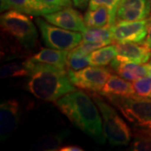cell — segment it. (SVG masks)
I'll list each match as a JSON object with an SVG mask.
<instances>
[{
    "label": "cell",
    "instance_id": "obj_1",
    "mask_svg": "<svg viewBox=\"0 0 151 151\" xmlns=\"http://www.w3.org/2000/svg\"><path fill=\"white\" fill-rule=\"evenodd\" d=\"M55 105L76 128L98 144H105L102 118L91 96L82 91H74L55 101Z\"/></svg>",
    "mask_w": 151,
    "mask_h": 151
},
{
    "label": "cell",
    "instance_id": "obj_2",
    "mask_svg": "<svg viewBox=\"0 0 151 151\" xmlns=\"http://www.w3.org/2000/svg\"><path fill=\"white\" fill-rule=\"evenodd\" d=\"M29 74L24 89L38 99L45 102H55L66 94L76 91L67 70L54 65L36 63L27 59Z\"/></svg>",
    "mask_w": 151,
    "mask_h": 151
},
{
    "label": "cell",
    "instance_id": "obj_3",
    "mask_svg": "<svg viewBox=\"0 0 151 151\" xmlns=\"http://www.w3.org/2000/svg\"><path fill=\"white\" fill-rule=\"evenodd\" d=\"M27 14L11 9L0 18L3 36L14 43L8 45L9 58H19L29 55L38 45V32L31 18Z\"/></svg>",
    "mask_w": 151,
    "mask_h": 151
},
{
    "label": "cell",
    "instance_id": "obj_4",
    "mask_svg": "<svg viewBox=\"0 0 151 151\" xmlns=\"http://www.w3.org/2000/svg\"><path fill=\"white\" fill-rule=\"evenodd\" d=\"M106 99L119 110L136 134L151 136V98L141 96H107Z\"/></svg>",
    "mask_w": 151,
    "mask_h": 151
},
{
    "label": "cell",
    "instance_id": "obj_5",
    "mask_svg": "<svg viewBox=\"0 0 151 151\" xmlns=\"http://www.w3.org/2000/svg\"><path fill=\"white\" fill-rule=\"evenodd\" d=\"M91 97L97 104L103 118V134L106 139L114 146L128 145L131 140V130L116 109L100 95L92 92Z\"/></svg>",
    "mask_w": 151,
    "mask_h": 151
},
{
    "label": "cell",
    "instance_id": "obj_6",
    "mask_svg": "<svg viewBox=\"0 0 151 151\" xmlns=\"http://www.w3.org/2000/svg\"><path fill=\"white\" fill-rule=\"evenodd\" d=\"M35 24L40 31L44 43L50 48L70 50L76 47L83 39L82 34L55 27L52 24L40 18L35 19Z\"/></svg>",
    "mask_w": 151,
    "mask_h": 151
},
{
    "label": "cell",
    "instance_id": "obj_7",
    "mask_svg": "<svg viewBox=\"0 0 151 151\" xmlns=\"http://www.w3.org/2000/svg\"><path fill=\"white\" fill-rule=\"evenodd\" d=\"M71 83L79 88L92 92H99L111 76L110 70L100 66L85 67L81 70L67 69Z\"/></svg>",
    "mask_w": 151,
    "mask_h": 151
},
{
    "label": "cell",
    "instance_id": "obj_8",
    "mask_svg": "<svg viewBox=\"0 0 151 151\" xmlns=\"http://www.w3.org/2000/svg\"><path fill=\"white\" fill-rule=\"evenodd\" d=\"M148 19L134 22H120L110 27L114 42L143 44L147 37Z\"/></svg>",
    "mask_w": 151,
    "mask_h": 151
},
{
    "label": "cell",
    "instance_id": "obj_9",
    "mask_svg": "<svg viewBox=\"0 0 151 151\" xmlns=\"http://www.w3.org/2000/svg\"><path fill=\"white\" fill-rule=\"evenodd\" d=\"M150 0H121L115 14V24L145 19L150 15Z\"/></svg>",
    "mask_w": 151,
    "mask_h": 151
},
{
    "label": "cell",
    "instance_id": "obj_10",
    "mask_svg": "<svg viewBox=\"0 0 151 151\" xmlns=\"http://www.w3.org/2000/svg\"><path fill=\"white\" fill-rule=\"evenodd\" d=\"M44 19L55 26L68 30L83 33L86 30L84 18L77 10L71 7H67L54 13L43 15Z\"/></svg>",
    "mask_w": 151,
    "mask_h": 151
},
{
    "label": "cell",
    "instance_id": "obj_11",
    "mask_svg": "<svg viewBox=\"0 0 151 151\" xmlns=\"http://www.w3.org/2000/svg\"><path fill=\"white\" fill-rule=\"evenodd\" d=\"M21 107L16 100H8L0 106V139L4 142L17 129L21 118Z\"/></svg>",
    "mask_w": 151,
    "mask_h": 151
},
{
    "label": "cell",
    "instance_id": "obj_12",
    "mask_svg": "<svg viewBox=\"0 0 151 151\" xmlns=\"http://www.w3.org/2000/svg\"><path fill=\"white\" fill-rule=\"evenodd\" d=\"M116 45V58L123 61H131L138 64H145L151 57V50L144 44L121 42Z\"/></svg>",
    "mask_w": 151,
    "mask_h": 151
},
{
    "label": "cell",
    "instance_id": "obj_13",
    "mask_svg": "<svg viewBox=\"0 0 151 151\" xmlns=\"http://www.w3.org/2000/svg\"><path fill=\"white\" fill-rule=\"evenodd\" d=\"M84 21L87 28H109L115 24V13L106 5L88 7Z\"/></svg>",
    "mask_w": 151,
    "mask_h": 151
},
{
    "label": "cell",
    "instance_id": "obj_14",
    "mask_svg": "<svg viewBox=\"0 0 151 151\" xmlns=\"http://www.w3.org/2000/svg\"><path fill=\"white\" fill-rule=\"evenodd\" d=\"M110 67L119 76L128 81H136L148 75L147 64L119 60L116 57L110 63Z\"/></svg>",
    "mask_w": 151,
    "mask_h": 151
},
{
    "label": "cell",
    "instance_id": "obj_15",
    "mask_svg": "<svg viewBox=\"0 0 151 151\" xmlns=\"http://www.w3.org/2000/svg\"><path fill=\"white\" fill-rule=\"evenodd\" d=\"M68 50L53 48H43L30 56L29 59L36 63H43L54 65L61 69H67Z\"/></svg>",
    "mask_w": 151,
    "mask_h": 151
},
{
    "label": "cell",
    "instance_id": "obj_16",
    "mask_svg": "<svg viewBox=\"0 0 151 151\" xmlns=\"http://www.w3.org/2000/svg\"><path fill=\"white\" fill-rule=\"evenodd\" d=\"M101 96H132L135 92L133 84L121 78L120 76L111 75L106 81L102 90L99 92Z\"/></svg>",
    "mask_w": 151,
    "mask_h": 151
},
{
    "label": "cell",
    "instance_id": "obj_17",
    "mask_svg": "<svg viewBox=\"0 0 151 151\" xmlns=\"http://www.w3.org/2000/svg\"><path fill=\"white\" fill-rule=\"evenodd\" d=\"M19 11L29 15L43 16V12L35 0H1V12L7 10Z\"/></svg>",
    "mask_w": 151,
    "mask_h": 151
},
{
    "label": "cell",
    "instance_id": "obj_18",
    "mask_svg": "<svg viewBox=\"0 0 151 151\" xmlns=\"http://www.w3.org/2000/svg\"><path fill=\"white\" fill-rule=\"evenodd\" d=\"M117 56L116 45H106L92 51L89 55L90 65L92 66H105L110 65L113 60Z\"/></svg>",
    "mask_w": 151,
    "mask_h": 151
},
{
    "label": "cell",
    "instance_id": "obj_19",
    "mask_svg": "<svg viewBox=\"0 0 151 151\" xmlns=\"http://www.w3.org/2000/svg\"><path fill=\"white\" fill-rule=\"evenodd\" d=\"M68 134V131H62L55 134L44 136L36 142L35 148L38 150H58Z\"/></svg>",
    "mask_w": 151,
    "mask_h": 151
},
{
    "label": "cell",
    "instance_id": "obj_20",
    "mask_svg": "<svg viewBox=\"0 0 151 151\" xmlns=\"http://www.w3.org/2000/svg\"><path fill=\"white\" fill-rule=\"evenodd\" d=\"M29 65L28 60L22 62H12L4 65L0 69V76L8 77H24L29 74Z\"/></svg>",
    "mask_w": 151,
    "mask_h": 151
},
{
    "label": "cell",
    "instance_id": "obj_21",
    "mask_svg": "<svg viewBox=\"0 0 151 151\" xmlns=\"http://www.w3.org/2000/svg\"><path fill=\"white\" fill-rule=\"evenodd\" d=\"M83 40L90 42H108L113 41L111 29L109 28H87L85 32L81 33Z\"/></svg>",
    "mask_w": 151,
    "mask_h": 151
},
{
    "label": "cell",
    "instance_id": "obj_22",
    "mask_svg": "<svg viewBox=\"0 0 151 151\" xmlns=\"http://www.w3.org/2000/svg\"><path fill=\"white\" fill-rule=\"evenodd\" d=\"M43 12V15L71 7L72 0H35Z\"/></svg>",
    "mask_w": 151,
    "mask_h": 151
},
{
    "label": "cell",
    "instance_id": "obj_23",
    "mask_svg": "<svg viewBox=\"0 0 151 151\" xmlns=\"http://www.w3.org/2000/svg\"><path fill=\"white\" fill-rule=\"evenodd\" d=\"M90 65L89 55L81 56L74 53L72 50L69 51L68 60H67V69H72L74 70H81L86 66Z\"/></svg>",
    "mask_w": 151,
    "mask_h": 151
},
{
    "label": "cell",
    "instance_id": "obj_24",
    "mask_svg": "<svg viewBox=\"0 0 151 151\" xmlns=\"http://www.w3.org/2000/svg\"><path fill=\"white\" fill-rule=\"evenodd\" d=\"M110 45L108 42H90V41H81L76 47L70 50L74 53L79 55L81 56H85L88 54H91L92 51L96 50L97 49L102 48L103 46H106Z\"/></svg>",
    "mask_w": 151,
    "mask_h": 151
},
{
    "label": "cell",
    "instance_id": "obj_25",
    "mask_svg": "<svg viewBox=\"0 0 151 151\" xmlns=\"http://www.w3.org/2000/svg\"><path fill=\"white\" fill-rule=\"evenodd\" d=\"M134 92L141 97H150L151 77H141L133 83Z\"/></svg>",
    "mask_w": 151,
    "mask_h": 151
},
{
    "label": "cell",
    "instance_id": "obj_26",
    "mask_svg": "<svg viewBox=\"0 0 151 151\" xmlns=\"http://www.w3.org/2000/svg\"><path fill=\"white\" fill-rule=\"evenodd\" d=\"M130 150H151V136L146 134H135V138L130 145Z\"/></svg>",
    "mask_w": 151,
    "mask_h": 151
},
{
    "label": "cell",
    "instance_id": "obj_27",
    "mask_svg": "<svg viewBox=\"0 0 151 151\" xmlns=\"http://www.w3.org/2000/svg\"><path fill=\"white\" fill-rule=\"evenodd\" d=\"M121 0H89V7H96L98 5H106L109 7L116 14L117 7Z\"/></svg>",
    "mask_w": 151,
    "mask_h": 151
},
{
    "label": "cell",
    "instance_id": "obj_28",
    "mask_svg": "<svg viewBox=\"0 0 151 151\" xmlns=\"http://www.w3.org/2000/svg\"><path fill=\"white\" fill-rule=\"evenodd\" d=\"M144 45L148 48L151 50V15L148 19V24H147V37L144 41Z\"/></svg>",
    "mask_w": 151,
    "mask_h": 151
},
{
    "label": "cell",
    "instance_id": "obj_29",
    "mask_svg": "<svg viewBox=\"0 0 151 151\" xmlns=\"http://www.w3.org/2000/svg\"><path fill=\"white\" fill-rule=\"evenodd\" d=\"M59 151H82L83 149L80 146L72 145H68L60 146L59 148Z\"/></svg>",
    "mask_w": 151,
    "mask_h": 151
},
{
    "label": "cell",
    "instance_id": "obj_30",
    "mask_svg": "<svg viewBox=\"0 0 151 151\" xmlns=\"http://www.w3.org/2000/svg\"><path fill=\"white\" fill-rule=\"evenodd\" d=\"M72 2L76 7H77L81 9H84L88 4L89 0H72Z\"/></svg>",
    "mask_w": 151,
    "mask_h": 151
},
{
    "label": "cell",
    "instance_id": "obj_31",
    "mask_svg": "<svg viewBox=\"0 0 151 151\" xmlns=\"http://www.w3.org/2000/svg\"><path fill=\"white\" fill-rule=\"evenodd\" d=\"M147 69H148V76L151 77V60L149 64H147Z\"/></svg>",
    "mask_w": 151,
    "mask_h": 151
},
{
    "label": "cell",
    "instance_id": "obj_32",
    "mask_svg": "<svg viewBox=\"0 0 151 151\" xmlns=\"http://www.w3.org/2000/svg\"><path fill=\"white\" fill-rule=\"evenodd\" d=\"M150 97H151V95H150Z\"/></svg>",
    "mask_w": 151,
    "mask_h": 151
},
{
    "label": "cell",
    "instance_id": "obj_33",
    "mask_svg": "<svg viewBox=\"0 0 151 151\" xmlns=\"http://www.w3.org/2000/svg\"><path fill=\"white\" fill-rule=\"evenodd\" d=\"M150 2H151V0H150Z\"/></svg>",
    "mask_w": 151,
    "mask_h": 151
}]
</instances>
